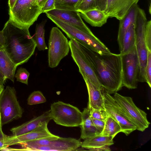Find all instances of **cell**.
<instances>
[{
    "instance_id": "32",
    "label": "cell",
    "mask_w": 151,
    "mask_h": 151,
    "mask_svg": "<svg viewBox=\"0 0 151 151\" xmlns=\"http://www.w3.org/2000/svg\"><path fill=\"white\" fill-rule=\"evenodd\" d=\"M145 82L151 87V51H148L145 71Z\"/></svg>"
},
{
    "instance_id": "35",
    "label": "cell",
    "mask_w": 151,
    "mask_h": 151,
    "mask_svg": "<svg viewBox=\"0 0 151 151\" xmlns=\"http://www.w3.org/2000/svg\"><path fill=\"white\" fill-rule=\"evenodd\" d=\"M91 118L94 126L100 135L104 129L105 123V121L92 117Z\"/></svg>"
},
{
    "instance_id": "3",
    "label": "cell",
    "mask_w": 151,
    "mask_h": 151,
    "mask_svg": "<svg viewBox=\"0 0 151 151\" xmlns=\"http://www.w3.org/2000/svg\"><path fill=\"white\" fill-rule=\"evenodd\" d=\"M47 17L66 35L68 37L82 45L100 53H111L109 48L94 34L85 32L54 17Z\"/></svg>"
},
{
    "instance_id": "43",
    "label": "cell",
    "mask_w": 151,
    "mask_h": 151,
    "mask_svg": "<svg viewBox=\"0 0 151 151\" xmlns=\"http://www.w3.org/2000/svg\"><path fill=\"white\" fill-rule=\"evenodd\" d=\"M4 89L3 84L0 81V95Z\"/></svg>"
},
{
    "instance_id": "1",
    "label": "cell",
    "mask_w": 151,
    "mask_h": 151,
    "mask_svg": "<svg viewBox=\"0 0 151 151\" xmlns=\"http://www.w3.org/2000/svg\"><path fill=\"white\" fill-rule=\"evenodd\" d=\"M78 44L104 90L111 94L121 90L123 85L120 54L100 53Z\"/></svg>"
},
{
    "instance_id": "36",
    "label": "cell",
    "mask_w": 151,
    "mask_h": 151,
    "mask_svg": "<svg viewBox=\"0 0 151 151\" xmlns=\"http://www.w3.org/2000/svg\"><path fill=\"white\" fill-rule=\"evenodd\" d=\"M55 0H47L42 8V13H45L47 12L55 9Z\"/></svg>"
},
{
    "instance_id": "39",
    "label": "cell",
    "mask_w": 151,
    "mask_h": 151,
    "mask_svg": "<svg viewBox=\"0 0 151 151\" xmlns=\"http://www.w3.org/2000/svg\"><path fill=\"white\" fill-rule=\"evenodd\" d=\"M89 150L91 151H111V150L109 146H104L100 147L92 148L90 149Z\"/></svg>"
},
{
    "instance_id": "45",
    "label": "cell",
    "mask_w": 151,
    "mask_h": 151,
    "mask_svg": "<svg viewBox=\"0 0 151 151\" xmlns=\"http://www.w3.org/2000/svg\"><path fill=\"white\" fill-rule=\"evenodd\" d=\"M1 124V115L0 114V125Z\"/></svg>"
},
{
    "instance_id": "38",
    "label": "cell",
    "mask_w": 151,
    "mask_h": 151,
    "mask_svg": "<svg viewBox=\"0 0 151 151\" xmlns=\"http://www.w3.org/2000/svg\"><path fill=\"white\" fill-rule=\"evenodd\" d=\"M2 125H0V150H2L8 147L6 145L4 141V134L2 130Z\"/></svg>"
},
{
    "instance_id": "16",
    "label": "cell",
    "mask_w": 151,
    "mask_h": 151,
    "mask_svg": "<svg viewBox=\"0 0 151 151\" xmlns=\"http://www.w3.org/2000/svg\"><path fill=\"white\" fill-rule=\"evenodd\" d=\"M80 139L71 137H59L53 140L49 145L37 147L32 151H70L77 150L81 146Z\"/></svg>"
},
{
    "instance_id": "41",
    "label": "cell",
    "mask_w": 151,
    "mask_h": 151,
    "mask_svg": "<svg viewBox=\"0 0 151 151\" xmlns=\"http://www.w3.org/2000/svg\"><path fill=\"white\" fill-rule=\"evenodd\" d=\"M38 3L40 7L42 9L47 0H37Z\"/></svg>"
},
{
    "instance_id": "22",
    "label": "cell",
    "mask_w": 151,
    "mask_h": 151,
    "mask_svg": "<svg viewBox=\"0 0 151 151\" xmlns=\"http://www.w3.org/2000/svg\"><path fill=\"white\" fill-rule=\"evenodd\" d=\"M17 67L4 50L0 48V69L6 80L8 79L14 82Z\"/></svg>"
},
{
    "instance_id": "9",
    "label": "cell",
    "mask_w": 151,
    "mask_h": 151,
    "mask_svg": "<svg viewBox=\"0 0 151 151\" xmlns=\"http://www.w3.org/2000/svg\"><path fill=\"white\" fill-rule=\"evenodd\" d=\"M121 55L123 86L129 89L136 88L138 82L139 63L136 46L129 52Z\"/></svg>"
},
{
    "instance_id": "2",
    "label": "cell",
    "mask_w": 151,
    "mask_h": 151,
    "mask_svg": "<svg viewBox=\"0 0 151 151\" xmlns=\"http://www.w3.org/2000/svg\"><path fill=\"white\" fill-rule=\"evenodd\" d=\"M0 41L2 49L17 66L27 62L36 47L29 29L9 20L0 31Z\"/></svg>"
},
{
    "instance_id": "4",
    "label": "cell",
    "mask_w": 151,
    "mask_h": 151,
    "mask_svg": "<svg viewBox=\"0 0 151 151\" xmlns=\"http://www.w3.org/2000/svg\"><path fill=\"white\" fill-rule=\"evenodd\" d=\"M42 13L37 0H17L13 7L9 9V20L29 29Z\"/></svg>"
},
{
    "instance_id": "29",
    "label": "cell",
    "mask_w": 151,
    "mask_h": 151,
    "mask_svg": "<svg viewBox=\"0 0 151 151\" xmlns=\"http://www.w3.org/2000/svg\"><path fill=\"white\" fill-rule=\"evenodd\" d=\"M27 104L32 105L45 102L46 100L42 93L39 91H35L29 96L27 99Z\"/></svg>"
},
{
    "instance_id": "25",
    "label": "cell",
    "mask_w": 151,
    "mask_h": 151,
    "mask_svg": "<svg viewBox=\"0 0 151 151\" xmlns=\"http://www.w3.org/2000/svg\"><path fill=\"white\" fill-rule=\"evenodd\" d=\"M59 137L54 135L35 140L20 143L17 145L20 146L21 148L18 150L32 151L34 149L37 147L49 145L53 140L58 139Z\"/></svg>"
},
{
    "instance_id": "37",
    "label": "cell",
    "mask_w": 151,
    "mask_h": 151,
    "mask_svg": "<svg viewBox=\"0 0 151 151\" xmlns=\"http://www.w3.org/2000/svg\"><path fill=\"white\" fill-rule=\"evenodd\" d=\"M96 8L104 11L106 8L107 0H95Z\"/></svg>"
},
{
    "instance_id": "11",
    "label": "cell",
    "mask_w": 151,
    "mask_h": 151,
    "mask_svg": "<svg viewBox=\"0 0 151 151\" xmlns=\"http://www.w3.org/2000/svg\"><path fill=\"white\" fill-rule=\"evenodd\" d=\"M104 106L108 115L120 126L121 132L127 136L137 130L135 126L129 120L114 97L103 89Z\"/></svg>"
},
{
    "instance_id": "23",
    "label": "cell",
    "mask_w": 151,
    "mask_h": 151,
    "mask_svg": "<svg viewBox=\"0 0 151 151\" xmlns=\"http://www.w3.org/2000/svg\"><path fill=\"white\" fill-rule=\"evenodd\" d=\"M113 138L111 136L100 135L87 138L82 142L81 146L88 150L104 146H110L114 144Z\"/></svg>"
},
{
    "instance_id": "10",
    "label": "cell",
    "mask_w": 151,
    "mask_h": 151,
    "mask_svg": "<svg viewBox=\"0 0 151 151\" xmlns=\"http://www.w3.org/2000/svg\"><path fill=\"white\" fill-rule=\"evenodd\" d=\"M113 97L137 130L143 132L148 128L150 123L147 119V114L135 105L132 98L117 92L114 93Z\"/></svg>"
},
{
    "instance_id": "33",
    "label": "cell",
    "mask_w": 151,
    "mask_h": 151,
    "mask_svg": "<svg viewBox=\"0 0 151 151\" xmlns=\"http://www.w3.org/2000/svg\"><path fill=\"white\" fill-rule=\"evenodd\" d=\"M90 116L93 118L105 121L109 115L105 110L92 109L90 111Z\"/></svg>"
},
{
    "instance_id": "17",
    "label": "cell",
    "mask_w": 151,
    "mask_h": 151,
    "mask_svg": "<svg viewBox=\"0 0 151 151\" xmlns=\"http://www.w3.org/2000/svg\"><path fill=\"white\" fill-rule=\"evenodd\" d=\"M82 76L86 84L88 94L87 107L90 110L92 109L105 110L103 87L93 83L85 75Z\"/></svg>"
},
{
    "instance_id": "20",
    "label": "cell",
    "mask_w": 151,
    "mask_h": 151,
    "mask_svg": "<svg viewBox=\"0 0 151 151\" xmlns=\"http://www.w3.org/2000/svg\"><path fill=\"white\" fill-rule=\"evenodd\" d=\"M90 111L87 107L82 112V122L80 126V138L83 139L99 135L93 122L90 116Z\"/></svg>"
},
{
    "instance_id": "8",
    "label": "cell",
    "mask_w": 151,
    "mask_h": 151,
    "mask_svg": "<svg viewBox=\"0 0 151 151\" xmlns=\"http://www.w3.org/2000/svg\"><path fill=\"white\" fill-rule=\"evenodd\" d=\"M70 50L67 38L57 27H52L48 41V63L53 68L58 65L61 60L67 55Z\"/></svg>"
},
{
    "instance_id": "13",
    "label": "cell",
    "mask_w": 151,
    "mask_h": 151,
    "mask_svg": "<svg viewBox=\"0 0 151 151\" xmlns=\"http://www.w3.org/2000/svg\"><path fill=\"white\" fill-rule=\"evenodd\" d=\"M49 122H45L34 130L27 133L18 136H8L4 134V141L5 145L9 146L38 139L52 136L47 128Z\"/></svg>"
},
{
    "instance_id": "21",
    "label": "cell",
    "mask_w": 151,
    "mask_h": 151,
    "mask_svg": "<svg viewBox=\"0 0 151 151\" xmlns=\"http://www.w3.org/2000/svg\"><path fill=\"white\" fill-rule=\"evenodd\" d=\"M80 14L86 22L94 27L102 26L109 18L104 11L96 8L80 13Z\"/></svg>"
},
{
    "instance_id": "15",
    "label": "cell",
    "mask_w": 151,
    "mask_h": 151,
    "mask_svg": "<svg viewBox=\"0 0 151 151\" xmlns=\"http://www.w3.org/2000/svg\"><path fill=\"white\" fill-rule=\"evenodd\" d=\"M139 0H107V5L104 11L109 17L122 19L130 8Z\"/></svg>"
},
{
    "instance_id": "31",
    "label": "cell",
    "mask_w": 151,
    "mask_h": 151,
    "mask_svg": "<svg viewBox=\"0 0 151 151\" xmlns=\"http://www.w3.org/2000/svg\"><path fill=\"white\" fill-rule=\"evenodd\" d=\"M95 8V0H82L77 11L82 13Z\"/></svg>"
},
{
    "instance_id": "40",
    "label": "cell",
    "mask_w": 151,
    "mask_h": 151,
    "mask_svg": "<svg viewBox=\"0 0 151 151\" xmlns=\"http://www.w3.org/2000/svg\"><path fill=\"white\" fill-rule=\"evenodd\" d=\"M17 0H8V5L9 9H12L14 5Z\"/></svg>"
},
{
    "instance_id": "14",
    "label": "cell",
    "mask_w": 151,
    "mask_h": 151,
    "mask_svg": "<svg viewBox=\"0 0 151 151\" xmlns=\"http://www.w3.org/2000/svg\"><path fill=\"white\" fill-rule=\"evenodd\" d=\"M63 22L70 24L91 35L93 34L83 21L80 13L76 10L55 9L45 13Z\"/></svg>"
},
{
    "instance_id": "27",
    "label": "cell",
    "mask_w": 151,
    "mask_h": 151,
    "mask_svg": "<svg viewBox=\"0 0 151 151\" xmlns=\"http://www.w3.org/2000/svg\"><path fill=\"white\" fill-rule=\"evenodd\" d=\"M46 22L45 20H44L40 23L37 24L34 37L33 38L36 43V47L40 51L48 49L45 40L44 27Z\"/></svg>"
},
{
    "instance_id": "44",
    "label": "cell",
    "mask_w": 151,
    "mask_h": 151,
    "mask_svg": "<svg viewBox=\"0 0 151 151\" xmlns=\"http://www.w3.org/2000/svg\"><path fill=\"white\" fill-rule=\"evenodd\" d=\"M0 48H2V46L0 42Z\"/></svg>"
},
{
    "instance_id": "30",
    "label": "cell",
    "mask_w": 151,
    "mask_h": 151,
    "mask_svg": "<svg viewBox=\"0 0 151 151\" xmlns=\"http://www.w3.org/2000/svg\"><path fill=\"white\" fill-rule=\"evenodd\" d=\"M29 73L25 68H20L18 69L14 76L17 81L27 85H28V79Z\"/></svg>"
},
{
    "instance_id": "42",
    "label": "cell",
    "mask_w": 151,
    "mask_h": 151,
    "mask_svg": "<svg viewBox=\"0 0 151 151\" xmlns=\"http://www.w3.org/2000/svg\"><path fill=\"white\" fill-rule=\"evenodd\" d=\"M6 80V79H5L0 69V81L4 84Z\"/></svg>"
},
{
    "instance_id": "19",
    "label": "cell",
    "mask_w": 151,
    "mask_h": 151,
    "mask_svg": "<svg viewBox=\"0 0 151 151\" xmlns=\"http://www.w3.org/2000/svg\"><path fill=\"white\" fill-rule=\"evenodd\" d=\"M138 6L137 4H134L124 17L119 20L117 36V42L119 51L121 50L124 34L130 25L135 22Z\"/></svg>"
},
{
    "instance_id": "26",
    "label": "cell",
    "mask_w": 151,
    "mask_h": 151,
    "mask_svg": "<svg viewBox=\"0 0 151 151\" xmlns=\"http://www.w3.org/2000/svg\"><path fill=\"white\" fill-rule=\"evenodd\" d=\"M105 122L104 127L100 135L111 136L114 138L117 134L121 132L119 124L110 116L109 115Z\"/></svg>"
},
{
    "instance_id": "24",
    "label": "cell",
    "mask_w": 151,
    "mask_h": 151,
    "mask_svg": "<svg viewBox=\"0 0 151 151\" xmlns=\"http://www.w3.org/2000/svg\"><path fill=\"white\" fill-rule=\"evenodd\" d=\"M135 23L131 24L124 35L120 54L122 55L131 51L135 46L136 33Z\"/></svg>"
},
{
    "instance_id": "12",
    "label": "cell",
    "mask_w": 151,
    "mask_h": 151,
    "mask_svg": "<svg viewBox=\"0 0 151 151\" xmlns=\"http://www.w3.org/2000/svg\"><path fill=\"white\" fill-rule=\"evenodd\" d=\"M68 42L71 56L78 66L80 73L81 75H85L93 83L101 86L91 64L78 43L73 39H70Z\"/></svg>"
},
{
    "instance_id": "18",
    "label": "cell",
    "mask_w": 151,
    "mask_h": 151,
    "mask_svg": "<svg viewBox=\"0 0 151 151\" xmlns=\"http://www.w3.org/2000/svg\"><path fill=\"white\" fill-rule=\"evenodd\" d=\"M52 120L50 111L43 113L37 117H35L30 120L20 125L13 127L10 130L13 136H18L29 132L41 125L45 122Z\"/></svg>"
},
{
    "instance_id": "5",
    "label": "cell",
    "mask_w": 151,
    "mask_h": 151,
    "mask_svg": "<svg viewBox=\"0 0 151 151\" xmlns=\"http://www.w3.org/2000/svg\"><path fill=\"white\" fill-rule=\"evenodd\" d=\"M147 21L144 11L138 7L135 22V46L139 63L138 81L145 82V71L148 50L145 37V30Z\"/></svg>"
},
{
    "instance_id": "6",
    "label": "cell",
    "mask_w": 151,
    "mask_h": 151,
    "mask_svg": "<svg viewBox=\"0 0 151 151\" xmlns=\"http://www.w3.org/2000/svg\"><path fill=\"white\" fill-rule=\"evenodd\" d=\"M50 116L54 122L67 127L80 126L82 122V112L70 104L58 101L52 104L49 110Z\"/></svg>"
},
{
    "instance_id": "7",
    "label": "cell",
    "mask_w": 151,
    "mask_h": 151,
    "mask_svg": "<svg viewBox=\"0 0 151 151\" xmlns=\"http://www.w3.org/2000/svg\"><path fill=\"white\" fill-rule=\"evenodd\" d=\"M22 113V109L17 101L15 88L7 86L0 95L1 125L21 118Z\"/></svg>"
},
{
    "instance_id": "28",
    "label": "cell",
    "mask_w": 151,
    "mask_h": 151,
    "mask_svg": "<svg viewBox=\"0 0 151 151\" xmlns=\"http://www.w3.org/2000/svg\"><path fill=\"white\" fill-rule=\"evenodd\" d=\"M82 0H55V9L69 10H76Z\"/></svg>"
},
{
    "instance_id": "34",
    "label": "cell",
    "mask_w": 151,
    "mask_h": 151,
    "mask_svg": "<svg viewBox=\"0 0 151 151\" xmlns=\"http://www.w3.org/2000/svg\"><path fill=\"white\" fill-rule=\"evenodd\" d=\"M145 37L148 51H151V20L147 21L145 28Z\"/></svg>"
}]
</instances>
